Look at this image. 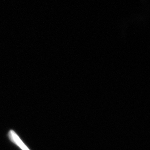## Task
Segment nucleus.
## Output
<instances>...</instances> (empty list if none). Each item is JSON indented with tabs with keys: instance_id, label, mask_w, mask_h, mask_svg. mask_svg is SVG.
Segmentation results:
<instances>
[{
	"instance_id": "1",
	"label": "nucleus",
	"mask_w": 150,
	"mask_h": 150,
	"mask_svg": "<svg viewBox=\"0 0 150 150\" xmlns=\"http://www.w3.org/2000/svg\"><path fill=\"white\" fill-rule=\"evenodd\" d=\"M8 137L12 142L18 146L22 150H30L25 144L22 142L21 139L18 136V135L13 131L11 130L8 133Z\"/></svg>"
}]
</instances>
